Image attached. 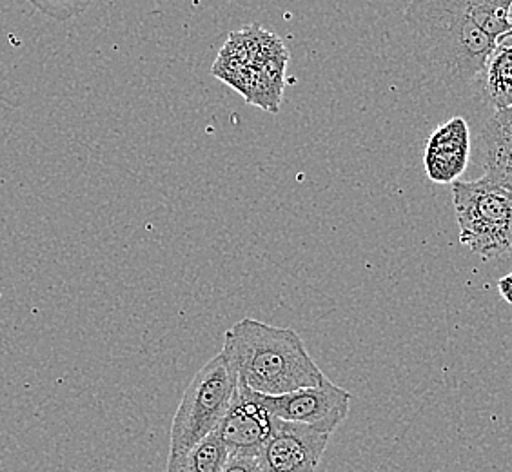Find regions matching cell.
I'll use <instances>...</instances> for the list:
<instances>
[{
    "mask_svg": "<svg viewBox=\"0 0 512 472\" xmlns=\"http://www.w3.org/2000/svg\"><path fill=\"white\" fill-rule=\"evenodd\" d=\"M404 20L427 79L445 88H462L480 77L500 44L458 0H409Z\"/></svg>",
    "mask_w": 512,
    "mask_h": 472,
    "instance_id": "cell-1",
    "label": "cell"
},
{
    "mask_svg": "<svg viewBox=\"0 0 512 472\" xmlns=\"http://www.w3.org/2000/svg\"><path fill=\"white\" fill-rule=\"evenodd\" d=\"M222 351L237 371L238 384L256 394L293 393L325 378L296 331L253 318L227 329Z\"/></svg>",
    "mask_w": 512,
    "mask_h": 472,
    "instance_id": "cell-2",
    "label": "cell"
},
{
    "mask_svg": "<svg viewBox=\"0 0 512 472\" xmlns=\"http://www.w3.org/2000/svg\"><path fill=\"white\" fill-rule=\"evenodd\" d=\"M237 391V371L220 351L193 376L182 394L171 423L168 472L177 471L198 443L217 431Z\"/></svg>",
    "mask_w": 512,
    "mask_h": 472,
    "instance_id": "cell-3",
    "label": "cell"
},
{
    "mask_svg": "<svg viewBox=\"0 0 512 472\" xmlns=\"http://www.w3.org/2000/svg\"><path fill=\"white\" fill-rule=\"evenodd\" d=\"M287 50L273 33L253 26L231 33L218 55L213 73L222 82L238 89L247 100L266 111H278L284 86Z\"/></svg>",
    "mask_w": 512,
    "mask_h": 472,
    "instance_id": "cell-4",
    "label": "cell"
},
{
    "mask_svg": "<svg viewBox=\"0 0 512 472\" xmlns=\"http://www.w3.org/2000/svg\"><path fill=\"white\" fill-rule=\"evenodd\" d=\"M453 204L460 242L483 260L512 251V191L491 178L458 180Z\"/></svg>",
    "mask_w": 512,
    "mask_h": 472,
    "instance_id": "cell-5",
    "label": "cell"
},
{
    "mask_svg": "<svg viewBox=\"0 0 512 472\" xmlns=\"http://www.w3.org/2000/svg\"><path fill=\"white\" fill-rule=\"evenodd\" d=\"M271 414L284 422L304 423L318 433L333 434L347 420L351 394L327 376L318 385L280 396L256 394Z\"/></svg>",
    "mask_w": 512,
    "mask_h": 472,
    "instance_id": "cell-6",
    "label": "cell"
},
{
    "mask_svg": "<svg viewBox=\"0 0 512 472\" xmlns=\"http://www.w3.org/2000/svg\"><path fill=\"white\" fill-rule=\"evenodd\" d=\"M275 427V416L256 393L238 384L235 400L215 433L231 456L256 458L275 433Z\"/></svg>",
    "mask_w": 512,
    "mask_h": 472,
    "instance_id": "cell-7",
    "label": "cell"
},
{
    "mask_svg": "<svg viewBox=\"0 0 512 472\" xmlns=\"http://www.w3.org/2000/svg\"><path fill=\"white\" fill-rule=\"evenodd\" d=\"M331 434L318 433L304 423L276 418L275 433L256 456L264 472H315Z\"/></svg>",
    "mask_w": 512,
    "mask_h": 472,
    "instance_id": "cell-8",
    "label": "cell"
},
{
    "mask_svg": "<svg viewBox=\"0 0 512 472\" xmlns=\"http://www.w3.org/2000/svg\"><path fill=\"white\" fill-rule=\"evenodd\" d=\"M471 158V129L463 117L444 122L427 140L424 168L434 184L458 182Z\"/></svg>",
    "mask_w": 512,
    "mask_h": 472,
    "instance_id": "cell-9",
    "label": "cell"
},
{
    "mask_svg": "<svg viewBox=\"0 0 512 472\" xmlns=\"http://www.w3.org/2000/svg\"><path fill=\"white\" fill-rule=\"evenodd\" d=\"M485 177L512 191V106L494 111L482 129Z\"/></svg>",
    "mask_w": 512,
    "mask_h": 472,
    "instance_id": "cell-10",
    "label": "cell"
},
{
    "mask_svg": "<svg viewBox=\"0 0 512 472\" xmlns=\"http://www.w3.org/2000/svg\"><path fill=\"white\" fill-rule=\"evenodd\" d=\"M485 93L496 111L512 106V37L505 35L485 64Z\"/></svg>",
    "mask_w": 512,
    "mask_h": 472,
    "instance_id": "cell-11",
    "label": "cell"
},
{
    "mask_svg": "<svg viewBox=\"0 0 512 472\" xmlns=\"http://www.w3.org/2000/svg\"><path fill=\"white\" fill-rule=\"evenodd\" d=\"M229 453L217 433L207 436L184 458L175 472H222Z\"/></svg>",
    "mask_w": 512,
    "mask_h": 472,
    "instance_id": "cell-12",
    "label": "cell"
},
{
    "mask_svg": "<svg viewBox=\"0 0 512 472\" xmlns=\"http://www.w3.org/2000/svg\"><path fill=\"white\" fill-rule=\"evenodd\" d=\"M44 17L57 22H68L77 19L95 0H26Z\"/></svg>",
    "mask_w": 512,
    "mask_h": 472,
    "instance_id": "cell-13",
    "label": "cell"
},
{
    "mask_svg": "<svg viewBox=\"0 0 512 472\" xmlns=\"http://www.w3.org/2000/svg\"><path fill=\"white\" fill-rule=\"evenodd\" d=\"M222 472H264L260 463L256 458H249V456H231L227 458L226 465Z\"/></svg>",
    "mask_w": 512,
    "mask_h": 472,
    "instance_id": "cell-14",
    "label": "cell"
},
{
    "mask_svg": "<svg viewBox=\"0 0 512 472\" xmlns=\"http://www.w3.org/2000/svg\"><path fill=\"white\" fill-rule=\"evenodd\" d=\"M498 293L502 296L503 302L512 305V273L498 280Z\"/></svg>",
    "mask_w": 512,
    "mask_h": 472,
    "instance_id": "cell-15",
    "label": "cell"
},
{
    "mask_svg": "<svg viewBox=\"0 0 512 472\" xmlns=\"http://www.w3.org/2000/svg\"><path fill=\"white\" fill-rule=\"evenodd\" d=\"M509 24H511V31H509V33H507V35H509V37H512V6H511V13H509Z\"/></svg>",
    "mask_w": 512,
    "mask_h": 472,
    "instance_id": "cell-16",
    "label": "cell"
}]
</instances>
